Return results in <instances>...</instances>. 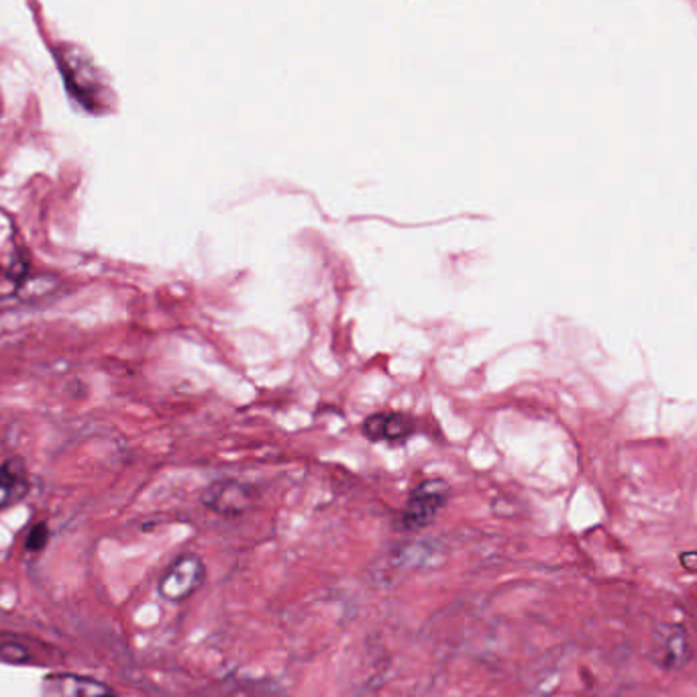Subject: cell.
<instances>
[{
	"instance_id": "6da1fadb",
	"label": "cell",
	"mask_w": 697,
	"mask_h": 697,
	"mask_svg": "<svg viewBox=\"0 0 697 697\" xmlns=\"http://www.w3.org/2000/svg\"><path fill=\"white\" fill-rule=\"evenodd\" d=\"M205 579V566L196 554H184L176 559L164 578L159 579V593L168 601H184L200 588Z\"/></svg>"
},
{
	"instance_id": "7a4b0ae2",
	"label": "cell",
	"mask_w": 697,
	"mask_h": 697,
	"mask_svg": "<svg viewBox=\"0 0 697 697\" xmlns=\"http://www.w3.org/2000/svg\"><path fill=\"white\" fill-rule=\"evenodd\" d=\"M446 493H449V488L445 481L431 480L421 483L410 495L404 517H402L404 527L416 530L431 524L434 517L441 512V508L446 504Z\"/></svg>"
},
{
	"instance_id": "3957f363",
	"label": "cell",
	"mask_w": 697,
	"mask_h": 697,
	"mask_svg": "<svg viewBox=\"0 0 697 697\" xmlns=\"http://www.w3.org/2000/svg\"><path fill=\"white\" fill-rule=\"evenodd\" d=\"M652 659L662 669H684L691 659V642L686 628L679 625H665L655 632Z\"/></svg>"
},
{
	"instance_id": "277c9868",
	"label": "cell",
	"mask_w": 697,
	"mask_h": 697,
	"mask_svg": "<svg viewBox=\"0 0 697 697\" xmlns=\"http://www.w3.org/2000/svg\"><path fill=\"white\" fill-rule=\"evenodd\" d=\"M43 697H115V691L90 677L56 674L43 679Z\"/></svg>"
},
{
	"instance_id": "5b68a950",
	"label": "cell",
	"mask_w": 697,
	"mask_h": 697,
	"mask_svg": "<svg viewBox=\"0 0 697 697\" xmlns=\"http://www.w3.org/2000/svg\"><path fill=\"white\" fill-rule=\"evenodd\" d=\"M203 500L220 514H240L252 505V490L237 481H217L206 490Z\"/></svg>"
},
{
	"instance_id": "8992f818",
	"label": "cell",
	"mask_w": 697,
	"mask_h": 697,
	"mask_svg": "<svg viewBox=\"0 0 697 697\" xmlns=\"http://www.w3.org/2000/svg\"><path fill=\"white\" fill-rule=\"evenodd\" d=\"M31 480L21 458H12L0 465V510L19 504L29 493Z\"/></svg>"
},
{
	"instance_id": "52a82bcc",
	"label": "cell",
	"mask_w": 697,
	"mask_h": 697,
	"mask_svg": "<svg viewBox=\"0 0 697 697\" xmlns=\"http://www.w3.org/2000/svg\"><path fill=\"white\" fill-rule=\"evenodd\" d=\"M363 433L372 441H404L414 433V422L406 414L377 412L363 422Z\"/></svg>"
},
{
	"instance_id": "ba28073f",
	"label": "cell",
	"mask_w": 697,
	"mask_h": 697,
	"mask_svg": "<svg viewBox=\"0 0 697 697\" xmlns=\"http://www.w3.org/2000/svg\"><path fill=\"white\" fill-rule=\"evenodd\" d=\"M48 542V529L43 524H37L36 529H31L29 532V539H27V547L31 551H39L43 549V544Z\"/></svg>"
}]
</instances>
